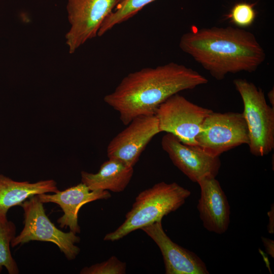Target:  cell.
Segmentation results:
<instances>
[{
	"mask_svg": "<svg viewBox=\"0 0 274 274\" xmlns=\"http://www.w3.org/2000/svg\"><path fill=\"white\" fill-rule=\"evenodd\" d=\"M256 16L253 5L247 3H239L232 7L228 18L235 25L246 27L252 24Z\"/></svg>",
	"mask_w": 274,
	"mask_h": 274,
	"instance_id": "cell-18",
	"label": "cell"
},
{
	"mask_svg": "<svg viewBox=\"0 0 274 274\" xmlns=\"http://www.w3.org/2000/svg\"><path fill=\"white\" fill-rule=\"evenodd\" d=\"M244 105L251 153L256 156L268 154L274 148V108L266 101L262 90L245 79L233 80Z\"/></svg>",
	"mask_w": 274,
	"mask_h": 274,
	"instance_id": "cell-4",
	"label": "cell"
},
{
	"mask_svg": "<svg viewBox=\"0 0 274 274\" xmlns=\"http://www.w3.org/2000/svg\"><path fill=\"white\" fill-rule=\"evenodd\" d=\"M37 196L43 203L53 202L59 206L64 213L57 220L60 227H68L70 231L78 233L80 232L78 215L81 208L93 201L109 199L111 195L107 190L91 191L86 185L81 183L64 191L59 190L54 194L42 193Z\"/></svg>",
	"mask_w": 274,
	"mask_h": 274,
	"instance_id": "cell-13",
	"label": "cell"
},
{
	"mask_svg": "<svg viewBox=\"0 0 274 274\" xmlns=\"http://www.w3.org/2000/svg\"><path fill=\"white\" fill-rule=\"evenodd\" d=\"M179 47L217 80L228 74L255 72L266 57L253 33L231 26L191 30L182 36Z\"/></svg>",
	"mask_w": 274,
	"mask_h": 274,
	"instance_id": "cell-2",
	"label": "cell"
},
{
	"mask_svg": "<svg viewBox=\"0 0 274 274\" xmlns=\"http://www.w3.org/2000/svg\"><path fill=\"white\" fill-rule=\"evenodd\" d=\"M191 192L177 183L161 182L141 192L124 222L115 231L107 234L104 239L115 241L130 232L162 221L163 217L181 207Z\"/></svg>",
	"mask_w": 274,
	"mask_h": 274,
	"instance_id": "cell-3",
	"label": "cell"
},
{
	"mask_svg": "<svg viewBox=\"0 0 274 274\" xmlns=\"http://www.w3.org/2000/svg\"><path fill=\"white\" fill-rule=\"evenodd\" d=\"M156 0H116L112 12L105 19L97 33L101 37L115 26L134 16L147 5Z\"/></svg>",
	"mask_w": 274,
	"mask_h": 274,
	"instance_id": "cell-16",
	"label": "cell"
},
{
	"mask_svg": "<svg viewBox=\"0 0 274 274\" xmlns=\"http://www.w3.org/2000/svg\"><path fill=\"white\" fill-rule=\"evenodd\" d=\"M16 226L13 222L0 220V272L4 266L9 274H17L19 269L12 257L10 245L15 236Z\"/></svg>",
	"mask_w": 274,
	"mask_h": 274,
	"instance_id": "cell-17",
	"label": "cell"
},
{
	"mask_svg": "<svg viewBox=\"0 0 274 274\" xmlns=\"http://www.w3.org/2000/svg\"><path fill=\"white\" fill-rule=\"evenodd\" d=\"M262 241L266 252L272 258L274 256V242L273 240L264 237H262Z\"/></svg>",
	"mask_w": 274,
	"mask_h": 274,
	"instance_id": "cell-20",
	"label": "cell"
},
{
	"mask_svg": "<svg viewBox=\"0 0 274 274\" xmlns=\"http://www.w3.org/2000/svg\"><path fill=\"white\" fill-rule=\"evenodd\" d=\"M29 198L21 205L24 210V228L12 240L11 247L32 241L50 242L56 245L68 260L75 259L80 251L75 244L80 238L71 231L64 232L58 229L46 215L37 195Z\"/></svg>",
	"mask_w": 274,
	"mask_h": 274,
	"instance_id": "cell-5",
	"label": "cell"
},
{
	"mask_svg": "<svg viewBox=\"0 0 274 274\" xmlns=\"http://www.w3.org/2000/svg\"><path fill=\"white\" fill-rule=\"evenodd\" d=\"M267 95H268V97L269 98L270 102L271 103V105H272V107H273V105H274L273 88L269 91V92L267 94Z\"/></svg>",
	"mask_w": 274,
	"mask_h": 274,
	"instance_id": "cell-22",
	"label": "cell"
},
{
	"mask_svg": "<svg viewBox=\"0 0 274 274\" xmlns=\"http://www.w3.org/2000/svg\"><path fill=\"white\" fill-rule=\"evenodd\" d=\"M159 247L166 274H209L205 263L195 253L174 243L166 234L161 221L142 228Z\"/></svg>",
	"mask_w": 274,
	"mask_h": 274,
	"instance_id": "cell-11",
	"label": "cell"
},
{
	"mask_svg": "<svg viewBox=\"0 0 274 274\" xmlns=\"http://www.w3.org/2000/svg\"><path fill=\"white\" fill-rule=\"evenodd\" d=\"M160 132L155 115L137 116L110 142L107 156L133 167L148 143Z\"/></svg>",
	"mask_w": 274,
	"mask_h": 274,
	"instance_id": "cell-9",
	"label": "cell"
},
{
	"mask_svg": "<svg viewBox=\"0 0 274 274\" xmlns=\"http://www.w3.org/2000/svg\"><path fill=\"white\" fill-rule=\"evenodd\" d=\"M269 220L267 225L268 232L270 234L274 233V208L272 204L270 210L267 213Z\"/></svg>",
	"mask_w": 274,
	"mask_h": 274,
	"instance_id": "cell-21",
	"label": "cell"
},
{
	"mask_svg": "<svg viewBox=\"0 0 274 274\" xmlns=\"http://www.w3.org/2000/svg\"><path fill=\"white\" fill-rule=\"evenodd\" d=\"M116 4V0H68L66 10L70 27L65 35V43L70 54L97 36Z\"/></svg>",
	"mask_w": 274,
	"mask_h": 274,
	"instance_id": "cell-8",
	"label": "cell"
},
{
	"mask_svg": "<svg viewBox=\"0 0 274 274\" xmlns=\"http://www.w3.org/2000/svg\"><path fill=\"white\" fill-rule=\"evenodd\" d=\"M195 140L196 147L213 157H219L243 144L248 145V129L243 114L212 111L204 121Z\"/></svg>",
	"mask_w": 274,
	"mask_h": 274,
	"instance_id": "cell-6",
	"label": "cell"
},
{
	"mask_svg": "<svg viewBox=\"0 0 274 274\" xmlns=\"http://www.w3.org/2000/svg\"><path fill=\"white\" fill-rule=\"evenodd\" d=\"M126 264L112 256L109 259L99 263L82 269L81 274H124L126 273Z\"/></svg>",
	"mask_w": 274,
	"mask_h": 274,
	"instance_id": "cell-19",
	"label": "cell"
},
{
	"mask_svg": "<svg viewBox=\"0 0 274 274\" xmlns=\"http://www.w3.org/2000/svg\"><path fill=\"white\" fill-rule=\"evenodd\" d=\"M56 182L53 180H43L36 183L17 182L0 174V220H7V214L12 207L20 205L32 196L58 191Z\"/></svg>",
	"mask_w": 274,
	"mask_h": 274,
	"instance_id": "cell-14",
	"label": "cell"
},
{
	"mask_svg": "<svg viewBox=\"0 0 274 274\" xmlns=\"http://www.w3.org/2000/svg\"><path fill=\"white\" fill-rule=\"evenodd\" d=\"M161 144L173 163L192 182L197 183L206 178H216L218 174L219 157L210 156L197 147L185 145L170 133L162 136Z\"/></svg>",
	"mask_w": 274,
	"mask_h": 274,
	"instance_id": "cell-10",
	"label": "cell"
},
{
	"mask_svg": "<svg viewBox=\"0 0 274 274\" xmlns=\"http://www.w3.org/2000/svg\"><path fill=\"white\" fill-rule=\"evenodd\" d=\"M208 82L197 71L169 62L128 74L104 100L119 113L121 122L127 125L137 116L155 115L158 107L172 95Z\"/></svg>",
	"mask_w": 274,
	"mask_h": 274,
	"instance_id": "cell-1",
	"label": "cell"
},
{
	"mask_svg": "<svg viewBox=\"0 0 274 274\" xmlns=\"http://www.w3.org/2000/svg\"><path fill=\"white\" fill-rule=\"evenodd\" d=\"M133 174V167L115 158H109L96 174L81 172L82 183L90 190H110L121 192L125 190Z\"/></svg>",
	"mask_w": 274,
	"mask_h": 274,
	"instance_id": "cell-15",
	"label": "cell"
},
{
	"mask_svg": "<svg viewBox=\"0 0 274 274\" xmlns=\"http://www.w3.org/2000/svg\"><path fill=\"white\" fill-rule=\"evenodd\" d=\"M200 197L197 208L205 229L221 234L228 229L230 208L227 198L216 178H204L198 183Z\"/></svg>",
	"mask_w": 274,
	"mask_h": 274,
	"instance_id": "cell-12",
	"label": "cell"
},
{
	"mask_svg": "<svg viewBox=\"0 0 274 274\" xmlns=\"http://www.w3.org/2000/svg\"><path fill=\"white\" fill-rule=\"evenodd\" d=\"M212 111L177 93L162 103L155 115L161 132L172 133L182 143L196 147L195 138Z\"/></svg>",
	"mask_w": 274,
	"mask_h": 274,
	"instance_id": "cell-7",
	"label": "cell"
}]
</instances>
